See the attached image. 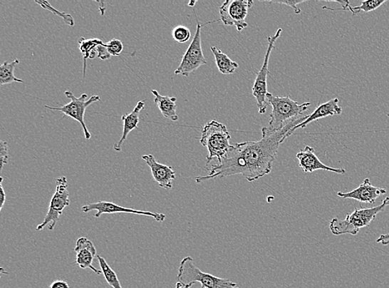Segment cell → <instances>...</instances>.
Instances as JSON below:
<instances>
[{
	"label": "cell",
	"mask_w": 389,
	"mask_h": 288,
	"mask_svg": "<svg viewBox=\"0 0 389 288\" xmlns=\"http://www.w3.org/2000/svg\"><path fill=\"white\" fill-rule=\"evenodd\" d=\"M306 118L307 116H299L292 119L281 130L264 128L261 140L231 145L224 158L209 170V175L195 177L196 183L236 175H242L247 181L252 182L270 174L285 136Z\"/></svg>",
	"instance_id": "cell-1"
},
{
	"label": "cell",
	"mask_w": 389,
	"mask_h": 288,
	"mask_svg": "<svg viewBox=\"0 0 389 288\" xmlns=\"http://www.w3.org/2000/svg\"><path fill=\"white\" fill-rule=\"evenodd\" d=\"M389 205V197L383 201L380 205L370 209H356L351 214L346 215L345 220L333 219L330 223V230L333 235H357L361 229L370 225L375 220L378 213L385 210Z\"/></svg>",
	"instance_id": "cell-2"
},
{
	"label": "cell",
	"mask_w": 389,
	"mask_h": 288,
	"mask_svg": "<svg viewBox=\"0 0 389 288\" xmlns=\"http://www.w3.org/2000/svg\"><path fill=\"white\" fill-rule=\"evenodd\" d=\"M230 140L231 135L224 124L213 120L204 125L202 129L200 143L209 151L207 165L214 159L220 161L224 158L232 145Z\"/></svg>",
	"instance_id": "cell-3"
},
{
	"label": "cell",
	"mask_w": 389,
	"mask_h": 288,
	"mask_svg": "<svg viewBox=\"0 0 389 288\" xmlns=\"http://www.w3.org/2000/svg\"><path fill=\"white\" fill-rule=\"evenodd\" d=\"M266 102L271 106L269 126L271 130H281L292 119L299 116L309 108L311 103H299L289 97H276L269 93Z\"/></svg>",
	"instance_id": "cell-4"
},
{
	"label": "cell",
	"mask_w": 389,
	"mask_h": 288,
	"mask_svg": "<svg viewBox=\"0 0 389 288\" xmlns=\"http://www.w3.org/2000/svg\"><path fill=\"white\" fill-rule=\"evenodd\" d=\"M177 282L185 285L200 282L204 288H234L235 282L229 279H220V277L206 274L202 272L194 264L193 257H185L181 261L177 274Z\"/></svg>",
	"instance_id": "cell-5"
},
{
	"label": "cell",
	"mask_w": 389,
	"mask_h": 288,
	"mask_svg": "<svg viewBox=\"0 0 389 288\" xmlns=\"http://www.w3.org/2000/svg\"><path fill=\"white\" fill-rule=\"evenodd\" d=\"M65 96L71 100L69 103L62 106V107L44 106V108L51 110H58V112L64 114V118L69 116V118L78 121L83 129L85 140H89L92 138V135H90L85 123L84 116L85 110H87L90 105L100 102V98L99 96L95 95L88 98L87 93L81 95L80 98H76L71 91H66Z\"/></svg>",
	"instance_id": "cell-6"
},
{
	"label": "cell",
	"mask_w": 389,
	"mask_h": 288,
	"mask_svg": "<svg viewBox=\"0 0 389 288\" xmlns=\"http://www.w3.org/2000/svg\"><path fill=\"white\" fill-rule=\"evenodd\" d=\"M70 205L68 180L66 177H60L56 181V190L49 204V210L42 224L37 226L36 230L41 231L45 227L49 230H53L63 210Z\"/></svg>",
	"instance_id": "cell-7"
},
{
	"label": "cell",
	"mask_w": 389,
	"mask_h": 288,
	"mask_svg": "<svg viewBox=\"0 0 389 288\" xmlns=\"http://www.w3.org/2000/svg\"><path fill=\"white\" fill-rule=\"evenodd\" d=\"M281 33L282 29H278L274 36L269 37V47L266 49L264 62L259 72L256 73L255 83L254 87H252V95L256 98L257 108H259L260 114L266 113L267 105H269L266 102V96L269 94V92H267L266 78L267 75L269 73V65L270 56L271 52L275 48L276 40L279 38Z\"/></svg>",
	"instance_id": "cell-8"
},
{
	"label": "cell",
	"mask_w": 389,
	"mask_h": 288,
	"mask_svg": "<svg viewBox=\"0 0 389 288\" xmlns=\"http://www.w3.org/2000/svg\"><path fill=\"white\" fill-rule=\"evenodd\" d=\"M208 23V24H211ZM205 24L204 25L208 24ZM198 22L193 40L187 51L182 58L181 63L175 70V75H182L184 77H189L190 74L196 72V70L199 68L201 66L206 65L207 61L202 48L201 41V29L204 26Z\"/></svg>",
	"instance_id": "cell-9"
},
{
	"label": "cell",
	"mask_w": 389,
	"mask_h": 288,
	"mask_svg": "<svg viewBox=\"0 0 389 288\" xmlns=\"http://www.w3.org/2000/svg\"><path fill=\"white\" fill-rule=\"evenodd\" d=\"M252 5L251 0H227L219 7L220 20L226 26H234L241 32L249 26L246 18Z\"/></svg>",
	"instance_id": "cell-10"
},
{
	"label": "cell",
	"mask_w": 389,
	"mask_h": 288,
	"mask_svg": "<svg viewBox=\"0 0 389 288\" xmlns=\"http://www.w3.org/2000/svg\"><path fill=\"white\" fill-rule=\"evenodd\" d=\"M82 210L84 213H89L90 211L95 210L97 213L95 214V218L99 219L103 215H110V214H118V213H125V214H133L138 215H144L151 217L155 221L162 223L166 219V215L160 213H154V212L150 211H143L138 210L130 208H125V207L120 206L115 203H111V202L107 201H100L97 203L89 204L82 207Z\"/></svg>",
	"instance_id": "cell-11"
},
{
	"label": "cell",
	"mask_w": 389,
	"mask_h": 288,
	"mask_svg": "<svg viewBox=\"0 0 389 288\" xmlns=\"http://www.w3.org/2000/svg\"><path fill=\"white\" fill-rule=\"evenodd\" d=\"M296 158L301 169L304 171V173H312L319 170L341 175L346 173L345 169L333 168L322 163L321 160L317 158L315 149L310 145H306L304 149L301 150L297 153Z\"/></svg>",
	"instance_id": "cell-12"
},
{
	"label": "cell",
	"mask_w": 389,
	"mask_h": 288,
	"mask_svg": "<svg viewBox=\"0 0 389 288\" xmlns=\"http://www.w3.org/2000/svg\"><path fill=\"white\" fill-rule=\"evenodd\" d=\"M142 160L148 165L156 183L161 188L171 190L176 179L175 171L171 166L157 163L153 155H142Z\"/></svg>",
	"instance_id": "cell-13"
},
{
	"label": "cell",
	"mask_w": 389,
	"mask_h": 288,
	"mask_svg": "<svg viewBox=\"0 0 389 288\" xmlns=\"http://www.w3.org/2000/svg\"><path fill=\"white\" fill-rule=\"evenodd\" d=\"M76 252V264L78 265L81 269H90L93 271L95 274H103L102 270L95 269L93 267V260L95 257H97V250L93 245V242L87 237H80L78 240L75 247Z\"/></svg>",
	"instance_id": "cell-14"
},
{
	"label": "cell",
	"mask_w": 389,
	"mask_h": 288,
	"mask_svg": "<svg viewBox=\"0 0 389 288\" xmlns=\"http://www.w3.org/2000/svg\"><path fill=\"white\" fill-rule=\"evenodd\" d=\"M386 190L378 188L371 184L370 179H365L356 190L347 193L338 192L337 195L343 199H352L361 202V204H375L376 199L386 194Z\"/></svg>",
	"instance_id": "cell-15"
},
{
	"label": "cell",
	"mask_w": 389,
	"mask_h": 288,
	"mask_svg": "<svg viewBox=\"0 0 389 288\" xmlns=\"http://www.w3.org/2000/svg\"><path fill=\"white\" fill-rule=\"evenodd\" d=\"M342 112V108L340 107V105H338V99H331L329 101V102L319 106V107L316 109L314 113L307 116L306 120L303 121V123L298 124L296 126H295V128L291 129L289 133H288L285 136L284 139L286 140L288 138H289V136L294 133V131L296 130L306 128L307 125L312 123V121L325 118H327V116L341 115Z\"/></svg>",
	"instance_id": "cell-16"
},
{
	"label": "cell",
	"mask_w": 389,
	"mask_h": 288,
	"mask_svg": "<svg viewBox=\"0 0 389 288\" xmlns=\"http://www.w3.org/2000/svg\"><path fill=\"white\" fill-rule=\"evenodd\" d=\"M145 101H140L138 104H136L135 108L129 114H125L121 116V120L123 121V135L118 140V143L114 145V150L116 153H120L121 148H123L125 141L128 140V135L135 129L138 128V124L140 123V113L141 110L145 108Z\"/></svg>",
	"instance_id": "cell-17"
},
{
	"label": "cell",
	"mask_w": 389,
	"mask_h": 288,
	"mask_svg": "<svg viewBox=\"0 0 389 288\" xmlns=\"http://www.w3.org/2000/svg\"><path fill=\"white\" fill-rule=\"evenodd\" d=\"M151 93L155 96V103L158 106V108L165 118L174 121L179 120V115L176 113V98L160 95L156 90H151Z\"/></svg>",
	"instance_id": "cell-18"
},
{
	"label": "cell",
	"mask_w": 389,
	"mask_h": 288,
	"mask_svg": "<svg viewBox=\"0 0 389 288\" xmlns=\"http://www.w3.org/2000/svg\"><path fill=\"white\" fill-rule=\"evenodd\" d=\"M79 49L83 56V74L85 73V63L88 59H94L98 58V48L100 44L104 43L102 40L98 38L85 39L80 38L78 40Z\"/></svg>",
	"instance_id": "cell-19"
},
{
	"label": "cell",
	"mask_w": 389,
	"mask_h": 288,
	"mask_svg": "<svg viewBox=\"0 0 389 288\" xmlns=\"http://www.w3.org/2000/svg\"><path fill=\"white\" fill-rule=\"evenodd\" d=\"M217 67L222 74H232L239 68V64L232 60L227 55L222 53L220 49L216 47H211Z\"/></svg>",
	"instance_id": "cell-20"
},
{
	"label": "cell",
	"mask_w": 389,
	"mask_h": 288,
	"mask_svg": "<svg viewBox=\"0 0 389 288\" xmlns=\"http://www.w3.org/2000/svg\"><path fill=\"white\" fill-rule=\"evenodd\" d=\"M19 63V59L12 61L11 63L4 62L0 66V85L4 86L12 83H24V81L14 76L15 67Z\"/></svg>",
	"instance_id": "cell-21"
},
{
	"label": "cell",
	"mask_w": 389,
	"mask_h": 288,
	"mask_svg": "<svg viewBox=\"0 0 389 288\" xmlns=\"http://www.w3.org/2000/svg\"><path fill=\"white\" fill-rule=\"evenodd\" d=\"M387 1L386 0H368V1H363L362 2L361 5L360 6L356 7H342V8H337V9H331L328 7H322L323 9H328L331 10V11H338V10H343V11H351L353 15H356V14H358L360 12H365V13H370L371 11H373V10H376L377 9L380 8L381 5L383 4H385Z\"/></svg>",
	"instance_id": "cell-22"
},
{
	"label": "cell",
	"mask_w": 389,
	"mask_h": 288,
	"mask_svg": "<svg viewBox=\"0 0 389 288\" xmlns=\"http://www.w3.org/2000/svg\"><path fill=\"white\" fill-rule=\"evenodd\" d=\"M97 257L100 269H102L105 279L107 280L108 284L113 288H123L120 284L118 275H116L115 271L111 269L104 257L99 255H98Z\"/></svg>",
	"instance_id": "cell-23"
},
{
	"label": "cell",
	"mask_w": 389,
	"mask_h": 288,
	"mask_svg": "<svg viewBox=\"0 0 389 288\" xmlns=\"http://www.w3.org/2000/svg\"><path fill=\"white\" fill-rule=\"evenodd\" d=\"M35 3L39 4L40 6L48 10V11H50L53 14L57 15V16L62 18L64 23L69 25L70 27H74L75 21L72 15L68 13L58 11V9L53 8L48 1H38V0H35Z\"/></svg>",
	"instance_id": "cell-24"
},
{
	"label": "cell",
	"mask_w": 389,
	"mask_h": 288,
	"mask_svg": "<svg viewBox=\"0 0 389 288\" xmlns=\"http://www.w3.org/2000/svg\"><path fill=\"white\" fill-rule=\"evenodd\" d=\"M172 37H173L175 41L185 43L190 39L191 32L189 28L184 26V25H179V26H176L172 30Z\"/></svg>",
	"instance_id": "cell-25"
},
{
	"label": "cell",
	"mask_w": 389,
	"mask_h": 288,
	"mask_svg": "<svg viewBox=\"0 0 389 288\" xmlns=\"http://www.w3.org/2000/svg\"><path fill=\"white\" fill-rule=\"evenodd\" d=\"M105 44L111 57L119 56L124 49V45L119 39H111L108 43Z\"/></svg>",
	"instance_id": "cell-26"
},
{
	"label": "cell",
	"mask_w": 389,
	"mask_h": 288,
	"mask_svg": "<svg viewBox=\"0 0 389 288\" xmlns=\"http://www.w3.org/2000/svg\"><path fill=\"white\" fill-rule=\"evenodd\" d=\"M9 160V146L6 141L0 140V161H1V171L3 170L5 164L8 163Z\"/></svg>",
	"instance_id": "cell-27"
},
{
	"label": "cell",
	"mask_w": 389,
	"mask_h": 288,
	"mask_svg": "<svg viewBox=\"0 0 389 288\" xmlns=\"http://www.w3.org/2000/svg\"><path fill=\"white\" fill-rule=\"evenodd\" d=\"M270 3H274V4H285V5H289L290 7H291L293 9H294V11L296 14H299L301 13V9L300 8L297 7L298 4L305 3L306 1H269Z\"/></svg>",
	"instance_id": "cell-28"
},
{
	"label": "cell",
	"mask_w": 389,
	"mask_h": 288,
	"mask_svg": "<svg viewBox=\"0 0 389 288\" xmlns=\"http://www.w3.org/2000/svg\"><path fill=\"white\" fill-rule=\"evenodd\" d=\"M98 58L102 60H108L111 58L110 54L109 53L107 47H105V43L100 45V46L98 48Z\"/></svg>",
	"instance_id": "cell-29"
},
{
	"label": "cell",
	"mask_w": 389,
	"mask_h": 288,
	"mask_svg": "<svg viewBox=\"0 0 389 288\" xmlns=\"http://www.w3.org/2000/svg\"><path fill=\"white\" fill-rule=\"evenodd\" d=\"M3 177L0 178V200H1V205H0V210H2L3 207L4 206L5 202H6V193H5L4 187H3Z\"/></svg>",
	"instance_id": "cell-30"
},
{
	"label": "cell",
	"mask_w": 389,
	"mask_h": 288,
	"mask_svg": "<svg viewBox=\"0 0 389 288\" xmlns=\"http://www.w3.org/2000/svg\"><path fill=\"white\" fill-rule=\"evenodd\" d=\"M50 288H70L68 282H66L62 280H58L53 282L51 285H50Z\"/></svg>",
	"instance_id": "cell-31"
},
{
	"label": "cell",
	"mask_w": 389,
	"mask_h": 288,
	"mask_svg": "<svg viewBox=\"0 0 389 288\" xmlns=\"http://www.w3.org/2000/svg\"><path fill=\"white\" fill-rule=\"evenodd\" d=\"M376 242H378V244H382L383 245H389V232H388V234L381 235L380 237H378Z\"/></svg>",
	"instance_id": "cell-32"
},
{
	"label": "cell",
	"mask_w": 389,
	"mask_h": 288,
	"mask_svg": "<svg viewBox=\"0 0 389 288\" xmlns=\"http://www.w3.org/2000/svg\"><path fill=\"white\" fill-rule=\"evenodd\" d=\"M194 284H190L185 285L183 284H181V282H177L175 288H190V287H193Z\"/></svg>",
	"instance_id": "cell-33"
},
{
	"label": "cell",
	"mask_w": 389,
	"mask_h": 288,
	"mask_svg": "<svg viewBox=\"0 0 389 288\" xmlns=\"http://www.w3.org/2000/svg\"><path fill=\"white\" fill-rule=\"evenodd\" d=\"M98 4L100 5V12L102 13V15H104L105 11V2L100 1V2H98Z\"/></svg>",
	"instance_id": "cell-34"
},
{
	"label": "cell",
	"mask_w": 389,
	"mask_h": 288,
	"mask_svg": "<svg viewBox=\"0 0 389 288\" xmlns=\"http://www.w3.org/2000/svg\"><path fill=\"white\" fill-rule=\"evenodd\" d=\"M196 3H197L196 1H194V2H190V3H189V6H190V7H194Z\"/></svg>",
	"instance_id": "cell-35"
},
{
	"label": "cell",
	"mask_w": 389,
	"mask_h": 288,
	"mask_svg": "<svg viewBox=\"0 0 389 288\" xmlns=\"http://www.w3.org/2000/svg\"><path fill=\"white\" fill-rule=\"evenodd\" d=\"M201 288H204V287H202ZM234 288H239V287H235Z\"/></svg>",
	"instance_id": "cell-36"
},
{
	"label": "cell",
	"mask_w": 389,
	"mask_h": 288,
	"mask_svg": "<svg viewBox=\"0 0 389 288\" xmlns=\"http://www.w3.org/2000/svg\"><path fill=\"white\" fill-rule=\"evenodd\" d=\"M387 115H388V118H389V113H388V114H387Z\"/></svg>",
	"instance_id": "cell-37"
}]
</instances>
